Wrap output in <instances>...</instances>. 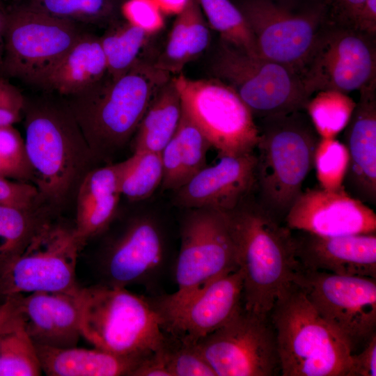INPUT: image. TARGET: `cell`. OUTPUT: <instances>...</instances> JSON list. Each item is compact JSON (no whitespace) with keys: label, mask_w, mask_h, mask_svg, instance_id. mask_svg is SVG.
<instances>
[{"label":"cell","mask_w":376,"mask_h":376,"mask_svg":"<svg viewBox=\"0 0 376 376\" xmlns=\"http://www.w3.org/2000/svg\"><path fill=\"white\" fill-rule=\"evenodd\" d=\"M182 104L172 77L157 91L132 139L134 152H161L174 136Z\"/></svg>","instance_id":"27"},{"label":"cell","mask_w":376,"mask_h":376,"mask_svg":"<svg viewBox=\"0 0 376 376\" xmlns=\"http://www.w3.org/2000/svg\"><path fill=\"white\" fill-rule=\"evenodd\" d=\"M163 332L164 338L157 351L170 376H216L196 341L185 336Z\"/></svg>","instance_id":"35"},{"label":"cell","mask_w":376,"mask_h":376,"mask_svg":"<svg viewBox=\"0 0 376 376\" xmlns=\"http://www.w3.org/2000/svg\"><path fill=\"white\" fill-rule=\"evenodd\" d=\"M78 293L37 292L19 295V313L34 345L76 347L81 336Z\"/></svg>","instance_id":"22"},{"label":"cell","mask_w":376,"mask_h":376,"mask_svg":"<svg viewBox=\"0 0 376 376\" xmlns=\"http://www.w3.org/2000/svg\"><path fill=\"white\" fill-rule=\"evenodd\" d=\"M176 257L156 218L134 216L108 237L97 256V283L126 288L139 285L150 295L164 293L161 289L169 279H173Z\"/></svg>","instance_id":"7"},{"label":"cell","mask_w":376,"mask_h":376,"mask_svg":"<svg viewBox=\"0 0 376 376\" xmlns=\"http://www.w3.org/2000/svg\"><path fill=\"white\" fill-rule=\"evenodd\" d=\"M184 164V184L207 166L206 156L212 148L205 135L182 107L175 133Z\"/></svg>","instance_id":"37"},{"label":"cell","mask_w":376,"mask_h":376,"mask_svg":"<svg viewBox=\"0 0 376 376\" xmlns=\"http://www.w3.org/2000/svg\"><path fill=\"white\" fill-rule=\"evenodd\" d=\"M152 36L143 29L120 19L107 26L100 38L107 63V75L118 77L139 60L141 52Z\"/></svg>","instance_id":"29"},{"label":"cell","mask_w":376,"mask_h":376,"mask_svg":"<svg viewBox=\"0 0 376 376\" xmlns=\"http://www.w3.org/2000/svg\"><path fill=\"white\" fill-rule=\"evenodd\" d=\"M322 318L343 335L352 350L375 333L376 281L299 267L294 279Z\"/></svg>","instance_id":"15"},{"label":"cell","mask_w":376,"mask_h":376,"mask_svg":"<svg viewBox=\"0 0 376 376\" xmlns=\"http://www.w3.org/2000/svg\"><path fill=\"white\" fill-rule=\"evenodd\" d=\"M19 295L6 296L0 301V331L19 315Z\"/></svg>","instance_id":"47"},{"label":"cell","mask_w":376,"mask_h":376,"mask_svg":"<svg viewBox=\"0 0 376 376\" xmlns=\"http://www.w3.org/2000/svg\"><path fill=\"white\" fill-rule=\"evenodd\" d=\"M283 376H347L348 340L315 310L293 283L270 313Z\"/></svg>","instance_id":"5"},{"label":"cell","mask_w":376,"mask_h":376,"mask_svg":"<svg viewBox=\"0 0 376 376\" xmlns=\"http://www.w3.org/2000/svg\"><path fill=\"white\" fill-rule=\"evenodd\" d=\"M81 249L74 226L48 220L0 271V294L5 297L37 292L78 293L76 265Z\"/></svg>","instance_id":"12"},{"label":"cell","mask_w":376,"mask_h":376,"mask_svg":"<svg viewBox=\"0 0 376 376\" xmlns=\"http://www.w3.org/2000/svg\"><path fill=\"white\" fill-rule=\"evenodd\" d=\"M182 107L215 148L219 157L254 152L259 139L251 110L228 86L211 77L172 76Z\"/></svg>","instance_id":"11"},{"label":"cell","mask_w":376,"mask_h":376,"mask_svg":"<svg viewBox=\"0 0 376 376\" xmlns=\"http://www.w3.org/2000/svg\"><path fill=\"white\" fill-rule=\"evenodd\" d=\"M376 375V334L370 338L363 349L350 357V367L347 376Z\"/></svg>","instance_id":"43"},{"label":"cell","mask_w":376,"mask_h":376,"mask_svg":"<svg viewBox=\"0 0 376 376\" xmlns=\"http://www.w3.org/2000/svg\"><path fill=\"white\" fill-rule=\"evenodd\" d=\"M260 120L254 196L263 207L283 221L313 167L320 136L301 111Z\"/></svg>","instance_id":"4"},{"label":"cell","mask_w":376,"mask_h":376,"mask_svg":"<svg viewBox=\"0 0 376 376\" xmlns=\"http://www.w3.org/2000/svg\"><path fill=\"white\" fill-rule=\"evenodd\" d=\"M131 376H170L165 363L157 350L146 357Z\"/></svg>","instance_id":"46"},{"label":"cell","mask_w":376,"mask_h":376,"mask_svg":"<svg viewBox=\"0 0 376 376\" xmlns=\"http://www.w3.org/2000/svg\"><path fill=\"white\" fill-rule=\"evenodd\" d=\"M294 237L302 269L376 279L375 233L321 236L299 231Z\"/></svg>","instance_id":"20"},{"label":"cell","mask_w":376,"mask_h":376,"mask_svg":"<svg viewBox=\"0 0 376 376\" xmlns=\"http://www.w3.org/2000/svg\"><path fill=\"white\" fill-rule=\"evenodd\" d=\"M243 277L240 269L205 285L185 300L171 305L151 301L164 331L197 341L222 327L243 306Z\"/></svg>","instance_id":"17"},{"label":"cell","mask_w":376,"mask_h":376,"mask_svg":"<svg viewBox=\"0 0 376 376\" xmlns=\"http://www.w3.org/2000/svg\"><path fill=\"white\" fill-rule=\"evenodd\" d=\"M42 373L36 346L19 314L0 331V376H38Z\"/></svg>","instance_id":"32"},{"label":"cell","mask_w":376,"mask_h":376,"mask_svg":"<svg viewBox=\"0 0 376 376\" xmlns=\"http://www.w3.org/2000/svg\"><path fill=\"white\" fill-rule=\"evenodd\" d=\"M180 222V246L173 293L150 295L159 305L180 302L210 281L239 269L226 212L187 209Z\"/></svg>","instance_id":"8"},{"label":"cell","mask_w":376,"mask_h":376,"mask_svg":"<svg viewBox=\"0 0 376 376\" xmlns=\"http://www.w3.org/2000/svg\"><path fill=\"white\" fill-rule=\"evenodd\" d=\"M26 103L21 91L5 77H0V126L20 120Z\"/></svg>","instance_id":"42"},{"label":"cell","mask_w":376,"mask_h":376,"mask_svg":"<svg viewBox=\"0 0 376 376\" xmlns=\"http://www.w3.org/2000/svg\"><path fill=\"white\" fill-rule=\"evenodd\" d=\"M81 336L94 347L145 358L162 343V320L147 296L97 283L78 292Z\"/></svg>","instance_id":"6"},{"label":"cell","mask_w":376,"mask_h":376,"mask_svg":"<svg viewBox=\"0 0 376 376\" xmlns=\"http://www.w3.org/2000/svg\"><path fill=\"white\" fill-rule=\"evenodd\" d=\"M124 0H21L22 5L78 24L109 26L119 19Z\"/></svg>","instance_id":"30"},{"label":"cell","mask_w":376,"mask_h":376,"mask_svg":"<svg viewBox=\"0 0 376 376\" xmlns=\"http://www.w3.org/2000/svg\"><path fill=\"white\" fill-rule=\"evenodd\" d=\"M196 345L216 376H272L280 370L272 325L244 306Z\"/></svg>","instance_id":"16"},{"label":"cell","mask_w":376,"mask_h":376,"mask_svg":"<svg viewBox=\"0 0 376 376\" xmlns=\"http://www.w3.org/2000/svg\"><path fill=\"white\" fill-rule=\"evenodd\" d=\"M123 161L91 169L77 190L75 233L81 248L113 222L121 194Z\"/></svg>","instance_id":"23"},{"label":"cell","mask_w":376,"mask_h":376,"mask_svg":"<svg viewBox=\"0 0 376 376\" xmlns=\"http://www.w3.org/2000/svg\"><path fill=\"white\" fill-rule=\"evenodd\" d=\"M283 221L290 230L321 236L376 233L373 210L344 188L331 191L320 187L302 191Z\"/></svg>","instance_id":"18"},{"label":"cell","mask_w":376,"mask_h":376,"mask_svg":"<svg viewBox=\"0 0 376 376\" xmlns=\"http://www.w3.org/2000/svg\"><path fill=\"white\" fill-rule=\"evenodd\" d=\"M35 346L42 372L49 376H131L146 358L120 357L95 347Z\"/></svg>","instance_id":"25"},{"label":"cell","mask_w":376,"mask_h":376,"mask_svg":"<svg viewBox=\"0 0 376 376\" xmlns=\"http://www.w3.org/2000/svg\"><path fill=\"white\" fill-rule=\"evenodd\" d=\"M237 6L253 34L258 56L299 75L330 22L326 1L301 10L276 0H244Z\"/></svg>","instance_id":"13"},{"label":"cell","mask_w":376,"mask_h":376,"mask_svg":"<svg viewBox=\"0 0 376 376\" xmlns=\"http://www.w3.org/2000/svg\"><path fill=\"white\" fill-rule=\"evenodd\" d=\"M255 152L236 157H222L206 166L173 191L174 203L185 209L210 208L230 211L255 194Z\"/></svg>","instance_id":"19"},{"label":"cell","mask_w":376,"mask_h":376,"mask_svg":"<svg viewBox=\"0 0 376 376\" xmlns=\"http://www.w3.org/2000/svg\"><path fill=\"white\" fill-rule=\"evenodd\" d=\"M172 75L139 60L128 72L107 75L66 102L96 159L113 157L130 143L159 88Z\"/></svg>","instance_id":"2"},{"label":"cell","mask_w":376,"mask_h":376,"mask_svg":"<svg viewBox=\"0 0 376 376\" xmlns=\"http://www.w3.org/2000/svg\"><path fill=\"white\" fill-rule=\"evenodd\" d=\"M366 0H327L330 21L349 26Z\"/></svg>","instance_id":"45"},{"label":"cell","mask_w":376,"mask_h":376,"mask_svg":"<svg viewBox=\"0 0 376 376\" xmlns=\"http://www.w3.org/2000/svg\"><path fill=\"white\" fill-rule=\"evenodd\" d=\"M210 71L212 78L231 88L253 116L260 118L302 111L310 99L296 71L222 41Z\"/></svg>","instance_id":"9"},{"label":"cell","mask_w":376,"mask_h":376,"mask_svg":"<svg viewBox=\"0 0 376 376\" xmlns=\"http://www.w3.org/2000/svg\"><path fill=\"white\" fill-rule=\"evenodd\" d=\"M84 33L78 23L15 3L6 10L3 77L37 86Z\"/></svg>","instance_id":"10"},{"label":"cell","mask_w":376,"mask_h":376,"mask_svg":"<svg viewBox=\"0 0 376 376\" xmlns=\"http://www.w3.org/2000/svg\"><path fill=\"white\" fill-rule=\"evenodd\" d=\"M163 14L179 15L187 6L189 0H154Z\"/></svg>","instance_id":"48"},{"label":"cell","mask_w":376,"mask_h":376,"mask_svg":"<svg viewBox=\"0 0 376 376\" xmlns=\"http://www.w3.org/2000/svg\"><path fill=\"white\" fill-rule=\"evenodd\" d=\"M5 297H2L1 295L0 294V301L2 300L3 299H4Z\"/></svg>","instance_id":"50"},{"label":"cell","mask_w":376,"mask_h":376,"mask_svg":"<svg viewBox=\"0 0 376 376\" xmlns=\"http://www.w3.org/2000/svg\"><path fill=\"white\" fill-rule=\"evenodd\" d=\"M123 164L120 191L129 201L145 200L161 185L163 177L161 152H133Z\"/></svg>","instance_id":"34"},{"label":"cell","mask_w":376,"mask_h":376,"mask_svg":"<svg viewBox=\"0 0 376 376\" xmlns=\"http://www.w3.org/2000/svg\"><path fill=\"white\" fill-rule=\"evenodd\" d=\"M207 24L221 41L252 56H259L253 34L239 8L230 0H196Z\"/></svg>","instance_id":"31"},{"label":"cell","mask_w":376,"mask_h":376,"mask_svg":"<svg viewBox=\"0 0 376 376\" xmlns=\"http://www.w3.org/2000/svg\"><path fill=\"white\" fill-rule=\"evenodd\" d=\"M345 128L349 155L345 190L366 205H376V82L363 88Z\"/></svg>","instance_id":"21"},{"label":"cell","mask_w":376,"mask_h":376,"mask_svg":"<svg viewBox=\"0 0 376 376\" xmlns=\"http://www.w3.org/2000/svg\"><path fill=\"white\" fill-rule=\"evenodd\" d=\"M120 15L126 22L151 36L164 26V14L154 0H124Z\"/></svg>","instance_id":"39"},{"label":"cell","mask_w":376,"mask_h":376,"mask_svg":"<svg viewBox=\"0 0 376 376\" xmlns=\"http://www.w3.org/2000/svg\"><path fill=\"white\" fill-rule=\"evenodd\" d=\"M318 1H327V0H318Z\"/></svg>","instance_id":"51"},{"label":"cell","mask_w":376,"mask_h":376,"mask_svg":"<svg viewBox=\"0 0 376 376\" xmlns=\"http://www.w3.org/2000/svg\"><path fill=\"white\" fill-rule=\"evenodd\" d=\"M311 97L306 113L320 138H336L348 124L356 102L347 94L334 91H320Z\"/></svg>","instance_id":"33"},{"label":"cell","mask_w":376,"mask_h":376,"mask_svg":"<svg viewBox=\"0 0 376 376\" xmlns=\"http://www.w3.org/2000/svg\"><path fill=\"white\" fill-rule=\"evenodd\" d=\"M107 63L100 38L84 32L37 86L69 97L102 79Z\"/></svg>","instance_id":"24"},{"label":"cell","mask_w":376,"mask_h":376,"mask_svg":"<svg viewBox=\"0 0 376 376\" xmlns=\"http://www.w3.org/2000/svg\"><path fill=\"white\" fill-rule=\"evenodd\" d=\"M6 16V9L3 7L1 0H0V51L1 47H3V26L4 21ZM1 55V53H0ZM1 58H0V65H1Z\"/></svg>","instance_id":"49"},{"label":"cell","mask_w":376,"mask_h":376,"mask_svg":"<svg viewBox=\"0 0 376 376\" xmlns=\"http://www.w3.org/2000/svg\"><path fill=\"white\" fill-rule=\"evenodd\" d=\"M0 203L24 207L43 206L36 187L29 182L0 177Z\"/></svg>","instance_id":"41"},{"label":"cell","mask_w":376,"mask_h":376,"mask_svg":"<svg viewBox=\"0 0 376 376\" xmlns=\"http://www.w3.org/2000/svg\"><path fill=\"white\" fill-rule=\"evenodd\" d=\"M350 26L376 38V0H366L354 15Z\"/></svg>","instance_id":"44"},{"label":"cell","mask_w":376,"mask_h":376,"mask_svg":"<svg viewBox=\"0 0 376 376\" xmlns=\"http://www.w3.org/2000/svg\"><path fill=\"white\" fill-rule=\"evenodd\" d=\"M163 177L161 187L173 191L184 185V164L174 134L161 152Z\"/></svg>","instance_id":"40"},{"label":"cell","mask_w":376,"mask_h":376,"mask_svg":"<svg viewBox=\"0 0 376 376\" xmlns=\"http://www.w3.org/2000/svg\"><path fill=\"white\" fill-rule=\"evenodd\" d=\"M348 163V151L343 143L335 138L319 139L313 167L320 188L331 191L343 189Z\"/></svg>","instance_id":"36"},{"label":"cell","mask_w":376,"mask_h":376,"mask_svg":"<svg viewBox=\"0 0 376 376\" xmlns=\"http://www.w3.org/2000/svg\"><path fill=\"white\" fill-rule=\"evenodd\" d=\"M226 213L243 277V306L268 318L299 269L294 235L254 195Z\"/></svg>","instance_id":"1"},{"label":"cell","mask_w":376,"mask_h":376,"mask_svg":"<svg viewBox=\"0 0 376 376\" xmlns=\"http://www.w3.org/2000/svg\"><path fill=\"white\" fill-rule=\"evenodd\" d=\"M26 157L41 204L63 206L92 169L93 156L66 101L25 103Z\"/></svg>","instance_id":"3"},{"label":"cell","mask_w":376,"mask_h":376,"mask_svg":"<svg viewBox=\"0 0 376 376\" xmlns=\"http://www.w3.org/2000/svg\"><path fill=\"white\" fill-rule=\"evenodd\" d=\"M52 210L45 206L24 207L0 203V271L25 249L48 220Z\"/></svg>","instance_id":"28"},{"label":"cell","mask_w":376,"mask_h":376,"mask_svg":"<svg viewBox=\"0 0 376 376\" xmlns=\"http://www.w3.org/2000/svg\"><path fill=\"white\" fill-rule=\"evenodd\" d=\"M300 76L310 98L320 91H361L376 82L375 38L330 21Z\"/></svg>","instance_id":"14"},{"label":"cell","mask_w":376,"mask_h":376,"mask_svg":"<svg viewBox=\"0 0 376 376\" xmlns=\"http://www.w3.org/2000/svg\"><path fill=\"white\" fill-rule=\"evenodd\" d=\"M196 0H189L177 15L166 45L153 62L156 68L171 75L181 73L184 67L207 47L210 30Z\"/></svg>","instance_id":"26"},{"label":"cell","mask_w":376,"mask_h":376,"mask_svg":"<svg viewBox=\"0 0 376 376\" xmlns=\"http://www.w3.org/2000/svg\"><path fill=\"white\" fill-rule=\"evenodd\" d=\"M0 177L24 182L33 180L24 140L13 125L0 126Z\"/></svg>","instance_id":"38"}]
</instances>
